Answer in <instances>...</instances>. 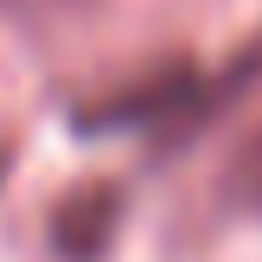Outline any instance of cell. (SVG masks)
<instances>
[{"mask_svg": "<svg viewBox=\"0 0 262 262\" xmlns=\"http://www.w3.org/2000/svg\"><path fill=\"white\" fill-rule=\"evenodd\" d=\"M217 199H224L230 211H262V128L243 135L237 154L224 160V173H217Z\"/></svg>", "mask_w": 262, "mask_h": 262, "instance_id": "obj_3", "label": "cell"}, {"mask_svg": "<svg viewBox=\"0 0 262 262\" xmlns=\"http://www.w3.org/2000/svg\"><path fill=\"white\" fill-rule=\"evenodd\" d=\"M115 217H122V199H115L102 179H96L90 192H77V199H64L58 217H51V243H58V256L96 262L102 243H109V230H115Z\"/></svg>", "mask_w": 262, "mask_h": 262, "instance_id": "obj_2", "label": "cell"}, {"mask_svg": "<svg viewBox=\"0 0 262 262\" xmlns=\"http://www.w3.org/2000/svg\"><path fill=\"white\" fill-rule=\"evenodd\" d=\"M256 64H262V51L237 58L230 77H205L192 58H166V64H154V71L115 83L102 102L77 109V122H83L90 135H102V128H141V135H154V141H192V128L211 109H224Z\"/></svg>", "mask_w": 262, "mask_h": 262, "instance_id": "obj_1", "label": "cell"}]
</instances>
